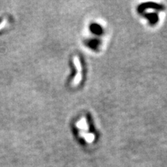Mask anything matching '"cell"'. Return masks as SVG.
I'll return each instance as SVG.
<instances>
[{"label":"cell","instance_id":"6da1fadb","mask_svg":"<svg viewBox=\"0 0 167 167\" xmlns=\"http://www.w3.org/2000/svg\"><path fill=\"white\" fill-rule=\"evenodd\" d=\"M74 64L77 69V75H75V77L74 78L73 84L74 86H77V85L80 83V81L81 80V65L79 57H75L74 58Z\"/></svg>","mask_w":167,"mask_h":167}]
</instances>
